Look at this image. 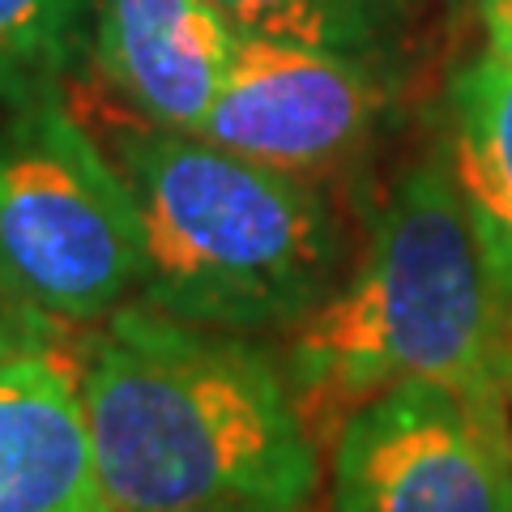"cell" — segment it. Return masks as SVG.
Returning a JSON list of instances; mask_svg holds the SVG:
<instances>
[{"instance_id":"1","label":"cell","mask_w":512,"mask_h":512,"mask_svg":"<svg viewBox=\"0 0 512 512\" xmlns=\"http://www.w3.org/2000/svg\"><path fill=\"white\" fill-rule=\"evenodd\" d=\"M77 380L111 512L312 508L316 436L286 367L244 333L128 299L99 320Z\"/></svg>"},{"instance_id":"2","label":"cell","mask_w":512,"mask_h":512,"mask_svg":"<svg viewBox=\"0 0 512 512\" xmlns=\"http://www.w3.org/2000/svg\"><path fill=\"white\" fill-rule=\"evenodd\" d=\"M282 367L316 440L402 384L512 402V308L444 154L393 180L355 269L291 329Z\"/></svg>"},{"instance_id":"3","label":"cell","mask_w":512,"mask_h":512,"mask_svg":"<svg viewBox=\"0 0 512 512\" xmlns=\"http://www.w3.org/2000/svg\"><path fill=\"white\" fill-rule=\"evenodd\" d=\"M107 154L146 239L137 299L158 312L252 338L295 329L338 286L342 227L299 175L141 116L111 133Z\"/></svg>"},{"instance_id":"4","label":"cell","mask_w":512,"mask_h":512,"mask_svg":"<svg viewBox=\"0 0 512 512\" xmlns=\"http://www.w3.org/2000/svg\"><path fill=\"white\" fill-rule=\"evenodd\" d=\"M0 278L52 325H99L146 282L133 192L64 90L0 120Z\"/></svg>"},{"instance_id":"5","label":"cell","mask_w":512,"mask_h":512,"mask_svg":"<svg viewBox=\"0 0 512 512\" xmlns=\"http://www.w3.org/2000/svg\"><path fill=\"white\" fill-rule=\"evenodd\" d=\"M333 512H512L508 406L440 384L359 406L333 436Z\"/></svg>"},{"instance_id":"6","label":"cell","mask_w":512,"mask_h":512,"mask_svg":"<svg viewBox=\"0 0 512 512\" xmlns=\"http://www.w3.org/2000/svg\"><path fill=\"white\" fill-rule=\"evenodd\" d=\"M384 90L363 56L239 39L201 137L286 175H316L355 154Z\"/></svg>"},{"instance_id":"7","label":"cell","mask_w":512,"mask_h":512,"mask_svg":"<svg viewBox=\"0 0 512 512\" xmlns=\"http://www.w3.org/2000/svg\"><path fill=\"white\" fill-rule=\"evenodd\" d=\"M94 56L141 120L201 133L239 35L210 0H94Z\"/></svg>"},{"instance_id":"8","label":"cell","mask_w":512,"mask_h":512,"mask_svg":"<svg viewBox=\"0 0 512 512\" xmlns=\"http://www.w3.org/2000/svg\"><path fill=\"white\" fill-rule=\"evenodd\" d=\"M0 512H111L77 363L56 350L0 363Z\"/></svg>"},{"instance_id":"9","label":"cell","mask_w":512,"mask_h":512,"mask_svg":"<svg viewBox=\"0 0 512 512\" xmlns=\"http://www.w3.org/2000/svg\"><path fill=\"white\" fill-rule=\"evenodd\" d=\"M444 158L512 308V56L487 52L457 73Z\"/></svg>"},{"instance_id":"10","label":"cell","mask_w":512,"mask_h":512,"mask_svg":"<svg viewBox=\"0 0 512 512\" xmlns=\"http://www.w3.org/2000/svg\"><path fill=\"white\" fill-rule=\"evenodd\" d=\"M94 0H0V103L60 94L90 35Z\"/></svg>"},{"instance_id":"11","label":"cell","mask_w":512,"mask_h":512,"mask_svg":"<svg viewBox=\"0 0 512 512\" xmlns=\"http://www.w3.org/2000/svg\"><path fill=\"white\" fill-rule=\"evenodd\" d=\"M239 39H269L363 56L380 30V0H210Z\"/></svg>"},{"instance_id":"12","label":"cell","mask_w":512,"mask_h":512,"mask_svg":"<svg viewBox=\"0 0 512 512\" xmlns=\"http://www.w3.org/2000/svg\"><path fill=\"white\" fill-rule=\"evenodd\" d=\"M56 346V325L39 316L30 303H22L0 278V363L30 355V350H52Z\"/></svg>"},{"instance_id":"13","label":"cell","mask_w":512,"mask_h":512,"mask_svg":"<svg viewBox=\"0 0 512 512\" xmlns=\"http://www.w3.org/2000/svg\"><path fill=\"white\" fill-rule=\"evenodd\" d=\"M483 9H487L491 52L512 56V0H483Z\"/></svg>"},{"instance_id":"14","label":"cell","mask_w":512,"mask_h":512,"mask_svg":"<svg viewBox=\"0 0 512 512\" xmlns=\"http://www.w3.org/2000/svg\"><path fill=\"white\" fill-rule=\"evenodd\" d=\"M158 512H261V508H244V504H197V508H158Z\"/></svg>"}]
</instances>
